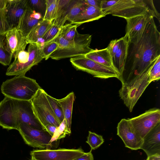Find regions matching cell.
<instances>
[{
  "mask_svg": "<svg viewBox=\"0 0 160 160\" xmlns=\"http://www.w3.org/2000/svg\"><path fill=\"white\" fill-rule=\"evenodd\" d=\"M146 160H160V155L156 154L148 156Z\"/></svg>",
  "mask_w": 160,
  "mask_h": 160,
  "instance_id": "obj_41",
  "label": "cell"
},
{
  "mask_svg": "<svg viewBox=\"0 0 160 160\" xmlns=\"http://www.w3.org/2000/svg\"><path fill=\"white\" fill-rule=\"evenodd\" d=\"M128 119L136 133L143 140L160 123V110L156 108H151L138 116Z\"/></svg>",
  "mask_w": 160,
  "mask_h": 160,
  "instance_id": "obj_9",
  "label": "cell"
},
{
  "mask_svg": "<svg viewBox=\"0 0 160 160\" xmlns=\"http://www.w3.org/2000/svg\"><path fill=\"white\" fill-rule=\"evenodd\" d=\"M41 88L35 79L20 75L3 82L1 90L5 97L18 100L30 101Z\"/></svg>",
  "mask_w": 160,
  "mask_h": 160,
  "instance_id": "obj_3",
  "label": "cell"
},
{
  "mask_svg": "<svg viewBox=\"0 0 160 160\" xmlns=\"http://www.w3.org/2000/svg\"><path fill=\"white\" fill-rule=\"evenodd\" d=\"M72 1V0H58L57 9L52 23L61 28L67 20L68 9Z\"/></svg>",
  "mask_w": 160,
  "mask_h": 160,
  "instance_id": "obj_25",
  "label": "cell"
},
{
  "mask_svg": "<svg viewBox=\"0 0 160 160\" xmlns=\"http://www.w3.org/2000/svg\"><path fill=\"white\" fill-rule=\"evenodd\" d=\"M88 4L84 0H72L68 12L67 20L72 22L73 19L85 8Z\"/></svg>",
  "mask_w": 160,
  "mask_h": 160,
  "instance_id": "obj_26",
  "label": "cell"
},
{
  "mask_svg": "<svg viewBox=\"0 0 160 160\" xmlns=\"http://www.w3.org/2000/svg\"><path fill=\"white\" fill-rule=\"evenodd\" d=\"M5 35V48L15 58L20 52L25 51L28 43L25 38L17 27L7 31Z\"/></svg>",
  "mask_w": 160,
  "mask_h": 160,
  "instance_id": "obj_13",
  "label": "cell"
},
{
  "mask_svg": "<svg viewBox=\"0 0 160 160\" xmlns=\"http://www.w3.org/2000/svg\"><path fill=\"white\" fill-rule=\"evenodd\" d=\"M101 10L106 15L111 14L125 19L148 12L160 16L151 0H102Z\"/></svg>",
  "mask_w": 160,
  "mask_h": 160,
  "instance_id": "obj_2",
  "label": "cell"
},
{
  "mask_svg": "<svg viewBox=\"0 0 160 160\" xmlns=\"http://www.w3.org/2000/svg\"><path fill=\"white\" fill-rule=\"evenodd\" d=\"M84 1L88 5L101 9L102 0H85Z\"/></svg>",
  "mask_w": 160,
  "mask_h": 160,
  "instance_id": "obj_38",
  "label": "cell"
},
{
  "mask_svg": "<svg viewBox=\"0 0 160 160\" xmlns=\"http://www.w3.org/2000/svg\"><path fill=\"white\" fill-rule=\"evenodd\" d=\"M52 24V22L43 20L38 23L25 37L28 44L38 42L39 40L42 38Z\"/></svg>",
  "mask_w": 160,
  "mask_h": 160,
  "instance_id": "obj_23",
  "label": "cell"
},
{
  "mask_svg": "<svg viewBox=\"0 0 160 160\" xmlns=\"http://www.w3.org/2000/svg\"><path fill=\"white\" fill-rule=\"evenodd\" d=\"M47 97L51 108L57 118L61 123L64 119L62 110L57 99L47 94Z\"/></svg>",
  "mask_w": 160,
  "mask_h": 160,
  "instance_id": "obj_31",
  "label": "cell"
},
{
  "mask_svg": "<svg viewBox=\"0 0 160 160\" xmlns=\"http://www.w3.org/2000/svg\"><path fill=\"white\" fill-rule=\"evenodd\" d=\"M85 56L96 62L108 67H113L111 56L107 48L93 50Z\"/></svg>",
  "mask_w": 160,
  "mask_h": 160,
  "instance_id": "obj_24",
  "label": "cell"
},
{
  "mask_svg": "<svg viewBox=\"0 0 160 160\" xmlns=\"http://www.w3.org/2000/svg\"><path fill=\"white\" fill-rule=\"evenodd\" d=\"M0 34L5 35V33L4 32L2 21L0 15Z\"/></svg>",
  "mask_w": 160,
  "mask_h": 160,
  "instance_id": "obj_42",
  "label": "cell"
},
{
  "mask_svg": "<svg viewBox=\"0 0 160 160\" xmlns=\"http://www.w3.org/2000/svg\"><path fill=\"white\" fill-rule=\"evenodd\" d=\"M40 42L29 43L27 51L20 52L13 62L7 68V76L25 75L33 66L37 65L43 59Z\"/></svg>",
  "mask_w": 160,
  "mask_h": 160,
  "instance_id": "obj_4",
  "label": "cell"
},
{
  "mask_svg": "<svg viewBox=\"0 0 160 160\" xmlns=\"http://www.w3.org/2000/svg\"><path fill=\"white\" fill-rule=\"evenodd\" d=\"M33 11L28 5L21 17L17 27L25 38L34 27L43 20L35 19L33 15Z\"/></svg>",
  "mask_w": 160,
  "mask_h": 160,
  "instance_id": "obj_22",
  "label": "cell"
},
{
  "mask_svg": "<svg viewBox=\"0 0 160 160\" xmlns=\"http://www.w3.org/2000/svg\"><path fill=\"white\" fill-rule=\"evenodd\" d=\"M47 94L40 88L31 100L34 113L44 130L45 126L48 124L58 128L61 124L51 108Z\"/></svg>",
  "mask_w": 160,
  "mask_h": 160,
  "instance_id": "obj_6",
  "label": "cell"
},
{
  "mask_svg": "<svg viewBox=\"0 0 160 160\" xmlns=\"http://www.w3.org/2000/svg\"><path fill=\"white\" fill-rule=\"evenodd\" d=\"M57 128L55 126L49 124L46 125L44 128L45 130L47 131L52 137L56 132Z\"/></svg>",
  "mask_w": 160,
  "mask_h": 160,
  "instance_id": "obj_40",
  "label": "cell"
},
{
  "mask_svg": "<svg viewBox=\"0 0 160 160\" xmlns=\"http://www.w3.org/2000/svg\"><path fill=\"white\" fill-rule=\"evenodd\" d=\"M17 102L19 124L24 123L35 129L44 130L34 113L31 100H17Z\"/></svg>",
  "mask_w": 160,
  "mask_h": 160,
  "instance_id": "obj_14",
  "label": "cell"
},
{
  "mask_svg": "<svg viewBox=\"0 0 160 160\" xmlns=\"http://www.w3.org/2000/svg\"><path fill=\"white\" fill-rule=\"evenodd\" d=\"M61 28L53 23L42 38L44 43L53 41L58 36Z\"/></svg>",
  "mask_w": 160,
  "mask_h": 160,
  "instance_id": "obj_34",
  "label": "cell"
},
{
  "mask_svg": "<svg viewBox=\"0 0 160 160\" xmlns=\"http://www.w3.org/2000/svg\"><path fill=\"white\" fill-rule=\"evenodd\" d=\"M147 156L160 155V123L152 129L144 138L140 148Z\"/></svg>",
  "mask_w": 160,
  "mask_h": 160,
  "instance_id": "obj_18",
  "label": "cell"
},
{
  "mask_svg": "<svg viewBox=\"0 0 160 160\" xmlns=\"http://www.w3.org/2000/svg\"><path fill=\"white\" fill-rule=\"evenodd\" d=\"M151 68L133 80L122 84L119 91L120 97L131 112L151 83L149 78V72Z\"/></svg>",
  "mask_w": 160,
  "mask_h": 160,
  "instance_id": "obj_5",
  "label": "cell"
},
{
  "mask_svg": "<svg viewBox=\"0 0 160 160\" xmlns=\"http://www.w3.org/2000/svg\"><path fill=\"white\" fill-rule=\"evenodd\" d=\"M75 99L74 94L72 92L65 97L58 99L61 107L64 119L65 121L66 129L68 135L71 133V126L73 105Z\"/></svg>",
  "mask_w": 160,
  "mask_h": 160,
  "instance_id": "obj_21",
  "label": "cell"
},
{
  "mask_svg": "<svg viewBox=\"0 0 160 160\" xmlns=\"http://www.w3.org/2000/svg\"><path fill=\"white\" fill-rule=\"evenodd\" d=\"M79 26L71 23L64 25L61 28L60 33L66 40L71 41L74 39L77 32V27Z\"/></svg>",
  "mask_w": 160,
  "mask_h": 160,
  "instance_id": "obj_28",
  "label": "cell"
},
{
  "mask_svg": "<svg viewBox=\"0 0 160 160\" xmlns=\"http://www.w3.org/2000/svg\"><path fill=\"white\" fill-rule=\"evenodd\" d=\"M91 42L80 44L77 46L65 48H59L54 52L50 58L52 59H61L85 55L93 49L90 47Z\"/></svg>",
  "mask_w": 160,
  "mask_h": 160,
  "instance_id": "obj_17",
  "label": "cell"
},
{
  "mask_svg": "<svg viewBox=\"0 0 160 160\" xmlns=\"http://www.w3.org/2000/svg\"><path fill=\"white\" fill-rule=\"evenodd\" d=\"M58 44L54 41L44 43L41 50L43 58L47 60L50 55L58 48Z\"/></svg>",
  "mask_w": 160,
  "mask_h": 160,
  "instance_id": "obj_33",
  "label": "cell"
},
{
  "mask_svg": "<svg viewBox=\"0 0 160 160\" xmlns=\"http://www.w3.org/2000/svg\"><path fill=\"white\" fill-rule=\"evenodd\" d=\"M58 2V0H45L46 8L43 20L53 22L56 13Z\"/></svg>",
  "mask_w": 160,
  "mask_h": 160,
  "instance_id": "obj_27",
  "label": "cell"
},
{
  "mask_svg": "<svg viewBox=\"0 0 160 160\" xmlns=\"http://www.w3.org/2000/svg\"><path fill=\"white\" fill-rule=\"evenodd\" d=\"M28 6V0H7L6 16L10 29L17 27Z\"/></svg>",
  "mask_w": 160,
  "mask_h": 160,
  "instance_id": "obj_16",
  "label": "cell"
},
{
  "mask_svg": "<svg viewBox=\"0 0 160 160\" xmlns=\"http://www.w3.org/2000/svg\"><path fill=\"white\" fill-rule=\"evenodd\" d=\"M30 160H37L33 156H31V159Z\"/></svg>",
  "mask_w": 160,
  "mask_h": 160,
  "instance_id": "obj_43",
  "label": "cell"
},
{
  "mask_svg": "<svg viewBox=\"0 0 160 160\" xmlns=\"http://www.w3.org/2000/svg\"></svg>",
  "mask_w": 160,
  "mask_h": 160,
  "instance_id": "obj_44",
  "label": "cell"
},
{
  "mask_svg": "<svg viewBox=\"0 0 160 160\" xmlns=\"http://www.w3.org/2000/svg\"><path fill=\"white\" fill-rule=\"evenodd\" d=\"M160 56V33L152 17L143 31L128 38L123 71L118 78L122 84L139 77L151 68Z\"/></svg>",
  "mask_w": 160,
  "mask_h": 160,
  "instance_id": "obj_1",
  "label": "cell"
},
{
  "mask_svg": "<svg viewBox=\"0 0 160 160\" xmlns=\"http://www.w3.org/2000/svg\"><path fill=\"white\" fill-rule=\"evenodd\" d=\"M70 61L77 70L86 72L94 77L103 79L118 78L119 73L112 67H108L86 58L85 55L71 58Z\"/></svg>",
  "mask_w": 160,
  "mask_h": 160,
  "instance_id": "obj_7",
  "label": "cell"
},
{
  "mask_svg": "<svg viewBox=\"0 0 160 160\" xmlns=\"http://www.w3.org/2000/svg\"><path fill=\"white\" fill-rule=\"evenodd\" d=\"M25 143L29 146L41 149H51L52 137L46 130L35 129L28 124L21 123L18 130Z\"/></svg>",
  "mask_w": 160,
  "mask_h": 160,
  "instance_id": "obj_8",
  "label": "cell"
},
{
  "mask_svg": "<svg viewBox=\"0 0 160 160\" xmlns=\"http://www.w3.org/2000/svg\"><path fill=\"white\" fill-rule=\"evenodd\" d=\"M19 125L17 100L5 97L0 102V126L18 130Z\"/></svg>",
  "mask_w": 160,
  "mask_h": 160,
  "instance_id": "obj_10",
  "label": "cell"
},
{
  "mask_svg": "<svg viewBox=\"0 0 160 160\" xmlns=\"http://www.w3.org/2000/svg\"><path fill=\"white\" fill-rule=\"evenodd\" d=\"M121 42L118 49L111 56L112 66L119 73H122L126 57L128 37L127 35L121 38Z\"/></svg>",
  "mask_w": 160,
  "mask_h": 160,
  "instance_id": "obj_20",
  "label": "cell"
},
{
  "mask_svg": "<svg viewBox=\"0 0 160 160\" xmlns=\"http://www.w3.org/2000/svg\"><path fill=\"white\" fill-rule=\"evenodd\" d=\"M152 17L156 18L160 22V16L151 12L126 19L127 21L126 34L128 35V38H132L142 33L147 23Z\"/></svg>",
  "mask_w": 160,
  "mask_h": 160,
  "instance_id": "obj_15",
  "label": "cell"
},
{
  "mask_svg": "<svg viewBox=\"0 0 160 160\" xmlns=\"http://www.w3.org/2000/svg\"><path fill=\"white\" fill-rule=\"evenodd\" d=\"M106 15L100 9L88 5L70 23L81 24L99 19Z\"/></svg>",
  "mask_w": 160,
  "mask_h": 160,
  "instance_id": "obj_19",
  "label": "cell"
},
{
  "mask_svg": "<svg viewBox=\"0 0 160 160\" xmlns=\"http://www.w3.org/2000/svg\"><path fill=\"white\" fill-rule=\"evenodd\" d=\"M117 135L125 147L132 150L140 149L142 144L143 140L136 133L128 119H122L118 123Z\"/></svg>",
  "mask_w": 160,
  "mask_h": 160,
  "instance_id": "obj_12",
  "label": "cell"
},
{
  "mask_svg": "<svg viewBox=\"0 0 160 160\" xmlns=\"http://www.w3.org/2000/svg\"><path fill=\"white\" fill-rule=\"evenodd\" d=\"M7 0H0V15L4 32L5 33L10 28L8 23L6 16V5Z\"/></svg>",
  "mask_w": 160,
  "mask_h": 160,
  "instance_id": "obj_36",
  "label": "cell"
},
{
  "mask_svg": "<svg viewBox=\"0 0 160 160\" xmlns=\"http://www.w3.org/2000/svg\"><path fill=\"white\" fill-rule=\"evenodd\" d=\"M67 134L68 133L66 131V122L64 119L57 128L56 132L52 137L51 142H52L64 138Z\"/></svg>",
  "mask_w": 160,
  "mask_h": 160,
  "instance_id": "obj_37",
  "label": "cell"
},
{
  "mask_svg": "<svg viewBox=\"0 0 160 160\" xmlns=\"http://www.w3.org/2000/svg\"><path fill=\"white\" fill-rule=\"evenodd\" d=\"M149 78L151 82L158 81L160 78V56L156 60L149 72Z\"/></svg>",
  "mask_w": 160,
  "mask_h": 160,
  "instance_id": "obj_35",
  "label": "cell"
},
{
  "mask_svg": "<svg viewBox=\"0 0 160 160\" xmlns=\"http://www.w3.org/2000/svg\"><path fill=\"white\" fill-rule=\"evenodd\" d=\"M92 150L88 152H85V154L77 158L75 160H94Z\"/></svg>",
  "mask_w": 160,
  "mask_h": 160,
  "instance_id": "obj_39",
  "label": "cell"
},
{
  "mask_svg": "<svg viewBox=\"0 0 160 160\" xmlns=\"http://www.w3.org/2000/svg\"><path fill=\"white\" fill-rule=\"evenodd\" d=\"M28 3L32 10L40 13L43 18L46 8L45 0H28Z\"/></svg>",
  "mask_w": 160,
  "mask_h": 160,
  "instance_id": "obj_32",
  "label": "cell"
},
{
  "mask_svg": "<svg viewBox=\"0 0 160 160\" xmlns=\"http://www.w3.org/2000/svg\"><path fill=\"white\" fill-rule=\"evenodd\" d=\"M5 35L0 34V63L7 66L10 65L12 57L5 48Z\"/></svg>",
  "mask_w": 160,
  "mask_h": 160,
  "instance_id": "obj_29",
  "label": "cell"
},
{
  "mask_svg": "<svg viewBox=\"0 0 160 160\" xmlns=\"http://www.w3.org/2000/svg\"><path fill=\"white\" fill-rule=\"evenodd\" d=\"M104 142V140L102 136L90 131L88 132V135L86 142L90 147L91 150L97 149Z\"/></svg>",
  "mask_w": 160,
  "mask_h": 160,
  "instance_id": "obj_30",
  "label": "cell"
},
{
  "mask_svg": "<svg viewBox=\"0 0 160 160\" xmlns=\"http://www.w3.org/2000/svg\"><path fill=\"white\" fill-rule=\"evenodd\" d=\"M85 153L81 148H60L33 150L30 155L37 160H74Z\"/></svg>",
  "mask_w": 160,
  "mask_h": 160,
  "instance_id": "obj_11",
  "label": "cell"
}]
</instances>
